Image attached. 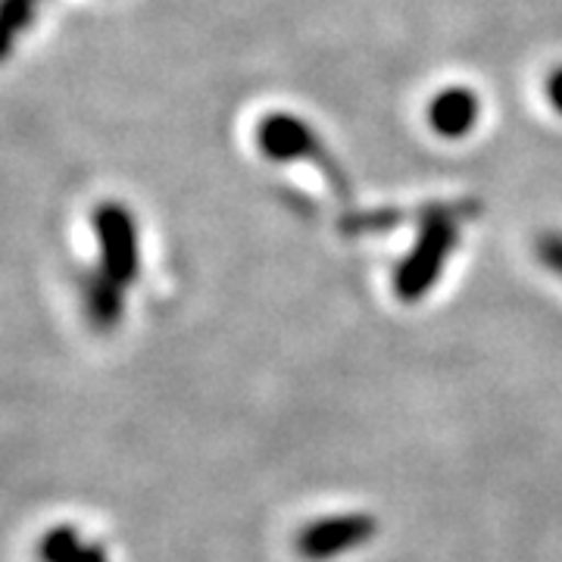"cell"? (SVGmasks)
Listing matches in <instances>:
<instances>
[{
    "instance_id": "obj_1",
    "label": "cell",
    "mask_w": 562,
    "mask_h": 562,
    "mask_svg": "<svg viewBox=\"0 0 562 562\" xmlns=\"http://www.w3.org/2000/svg\"><path fill=\"white\" fill-rule=\"evenodd\" d=\"M453 247H457V225L453 222L443 220V216H431L425 222L413 250L397 266V276H394L397 297L403 303H419L438 284Z\"/></svg>"
},
{
    "instance_id": "obj_2",
    "label": "cell",
    "mask_w": 562,
    "mask_h": 562,
    "mask_svg": "<svg viewBox=\"0 0 562 562\" xmlns=\"http://www.w3.org/2000/svg\"><path fill=\"white\" fill-rule=\"evenodd\" d=\"M257 144H260L262 157L276 162H297V160H316L328 172L331 184L341 191L347 188L341 179V169L325 157V147H322L319 135L294 113H269L262 116L257 125Z\"/></svg>"
},
{
    "instance_id": "obj_3",
    "label": "cell",
    "mask_w": 562,
    "mask_h": 562,
    "mask_svg": "<svg viewBox=\"0 0 562 562\" xmlns=\"http://www.w3.org/2000/svg\"><path fill=\"white\" fill-rule=\"evenodd\" d=\"M94 235L101 244V269L120 284L138 279V225L122 203H103L94 210Z\"/></svg>"
},
{
    "instance_id": "obj_4",
    "label": "cell",
    "mask_w": 562,
    "mask_h": 562,
    "mask_svg": "<svg viewBox=\"0 0 562 562\" xmlns=\"http://www.w3.org/2000/svg\"><path fill=\"white\" fill-rule=\"evenodd\" d=\"M375 538V519L366 513H341V516H325L316 522L303 525L297 535V553L310 562H325L344 557L347 550Z\"/></svg>"
},
{
    "instance_id": "obj_5",
    "label": "cell",
    "mask_w": 562,
    "mask_h": 562,
    "mask_svg": "<svg viewBox=\"0 0 562 562\" xmlns=\"http://www.w3.org/2000/svg\"><path fill=\"white\" fill-rule=\"evenodd\" d=\"M482 116V103H479V94L472 88H462V85H453V88H443L438 91L431 103H428V125L441 135V138H465L475 122Z\"/></svg>"
},
{
    "instance_id": "obj_6",
    "label": "cell",
    "mask_w": 562,
    "mask_h": 562,
    "mask_svg": "<svg viewBox=\"0 0 562 562\" xmlns=\"http://www.w3.org/2000/svg\"><path fill=\"white\" fill-rule=\"evenodd\" d=\"M81 301H85L88 319L98 331H113L120 325L122 310H125V284L110 279L103 269H94L91 276H85Z\"/></svg>"
},
{
    "instance_id": "obj_7",
    "label": "cell",
    "mask_w": 562,
    "mask_h": 562,
    "mask_svg": "<svg viewBox=\"0 0 562 562\" xmlns=\"http://www.w3.org/2000/svg\"><path fill=\"white\" fill-rule=\"evenodd\" d=\"M41 562H110L101 543L81 538L72 525H57L38 541Z\"/></svg>"
},
{
    "instance_id": "obj_8",
    "label": "cell",
    "mask_w": 562,
    "mask_h": 562,
    "mask_svg": "<svg viewBox=\"0 0 562 562\" xmlns=\"http://www.w3.org/2000/svg\"><path fill=\"white\" fill-rule=\"evenodd\" d=\"M38 0H0V29H7L13 38L29 29V22L35 16Z\"/></svg>"
},
{
    "instance_id": "obj_9",
    "label": "cell",
    "mask_w": 562,
    "mask_h": 562,
    "mask_svg": "<svg viewBox=\"0 0 562 562\" xmlns=\"http://www.w3.org/2000/svg\"><path fill=\"white\" fill-rule=\"evenodd\" d=\"M538 260L562 279V235L557 232H547L538 238Z\"/></svg>"
},
{
    "instance_id": "obj_10",
    "label": "cell",
    "mask_w": 562,
    "mask_h": 562,
    "mask_svg": "<svg viewBox=\"0 0 562 562\" xmlns=\"http://www.w3.org/2000/svg\"><path fill=\"white\" fill-rule=\"evenodd\" d=\"M547 101L562 116V66H557L547 79Z\"/></svg>"
},
{
    "instance_id": "obj_11",
    "label": "cell",
    "mask_w": 562,
    "mask_h": 562,
    "mask_svg": "<svg viewBox=\"0 0 562 562\" xmlns=\"http://www.w3.org/2000/svg\"><path fill=\"white\" fill-rule=\"evenodd\" d=\"M13 44H16V38H13V35L7 32V29H0V60H7V57H10Z\"/></svg>"
}]
</instances>
